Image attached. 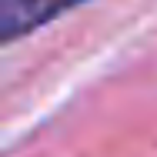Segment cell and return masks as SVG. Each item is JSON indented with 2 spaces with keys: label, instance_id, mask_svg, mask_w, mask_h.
Here are the masks:
<instances>
[{
  "label": "cell",
  "instance_id": "1",
  "mask_svg": "<svg viewBox=\"0 0 157 157\" xmlns=\"http://www.w3.org/2000/svg\"><path fill=\"white\" fill-rule=\"evenodd\" d=\"M84 0H0V44L17 40Z\"/></svg>",
  "mask_w": 157,
  "mask_h": 157
}]
</instances>
